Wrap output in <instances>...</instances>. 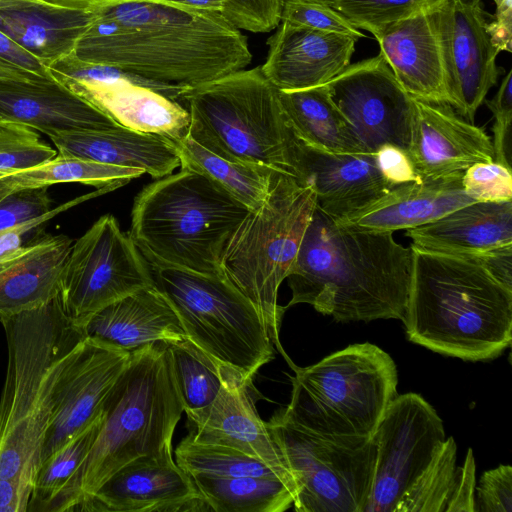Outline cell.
Returning a JSON list of instances; mask_svg holds the SVG:
<instances>
[{"label":"cell","mask_w":512,"mask_h":512,"mask_svg":"<svg viewBox=\"0 0 512 512\" xmlns=\"http://www.w3.org/2000/svg\"><path fill=\"white\" fill-rule=\"evenodd\" d=\"M94 18L93 11L63 8L41 0L0 3V30L47 68L73 53Z\"/></svg>","instance_id":"cell-30"},{"label":"cell","mask_w":512,"mask_h":512,"mask_svg":"<svg viewBox=\"0 0 512 512\" xmlns=\"http://www.w3.org/2000/svg\"><path fill=\"white\" fill-rule=\"evenodd\" d=\"M45 3L79 11H95L114 0H41Z\"/></svg>","instance_id":"cell-56"},{"label":"cell","mask_w":512,"mask_h":512,"mask_svg":"<svg viewBox=\"0 0 512 512\" xmlns=\"http://www.w3.org/2000/svg\"><path fill=\"white\" fill-rule=\"evenodd\" d=\"M72 244L66 235L41 236L0 263V319L42 307L59 295Z\"/></svg>","instance_id":"cell-29"},{"label":"cell","mask_w":512,"mask_h":512,"mask_svg":"<svg viewBox=\"0 0 512 512\" xmlns=\"http://www.w3.org/2000/svg\"><path fill=\"white\" fill-rule=\"evenodd\" d=\"M248 212L205 176L180 169L136 195L128 233L152 266L222 274V252Z\"/></svg>","instance_id":"cell-6"},{"label":"cell","mask_w":512,"mask_h":512,"mask_svg":"<svg viewBox=\"0 0 512 512\" xmlns=\"http://www.w3.org/2000/svg\"><path fill=\"white\" fill-rule=\"evenodd\" d=\"M145 172L137 168L106 165L76 157L57 156L44 164L0 179V198L25 188L49 187L59 183H82L98 189L121 187Z\"/></svg>","instance_id":"cell-35"},{"label":"cell","mask_w":512,"mask_h":512,"mask_svg":"<svg viewBox=\"0 0 512 512\" xmlns=\"http://www.w3.org/2000/svg\"><path fill=\"white\" fill-rule=\"evenodd\" d=\"M326 86L365 155L374 156L384 144L407 151L413 97L380 53L349 65Z\"/></svg>","instance_id":"cell-15"},{"label":"cell","mask_w":512,"mask_h":512,"mask_svg":"<svg viewBox=\"0 0 512 512\" xmlns=\"http://www.w3.org/2000/svg\"><path fill=\"white\" fill-rule=\"evenodd\" d=\"M73 56L146 80L193 87L247 68V37L220 14L169 0H114L93 11Z\"/></svg>","instance_id":"cell-1"},{"label":"cell","mask_w":512,"mask_h":512,"mask_svg":"<svg viewBox=\"0 0 512 512\" xmlns=\"http://www.w3.org/2000/svg\"><path fill=\"white\" fill-rule=\"evenodd\" d=\"M291 175L312 186L317 208L333 221L352 215L393 187L382 177L375 156L327 152L296 135Z\"/></svg>","instance_id":"cell-20"},{"label":"cell","mask_w":512,"mask_h":512,"mask_svg":"<svg viewBox=\"0 0 512 512\" xmlns=\"http://www.w3.org/2000/svg\"><path fill=\"white\" fill-rule=\"evenodd\" d=\"M155 286L175 310L186 339L247 380L274 357L266 322L223 274L150 265Z\"/></svg>","instance_id":"cell-10"},{"label":"cell","mask_w":512,"mask_h":512,"mask_svg":"<svg viewBox=\"0 0 512 512\" xmlns=\"http://www.w3.org/2000/svg\"><path fill=\"white\" fill-rule=\"evenodd\" d=\"M0 121L55 135L121 127L53 78L0 81Z\"/></svg>","instance_id":"cell-23"},{"label":"cell","mask_w":512,"mask_h":512,"mask_svg":"<svg viewBox=\"0 0 512 512\" xmlns=\"http://www.w3.org/2000/svg\"><path fill=\"white\" fill-rule=\"evenodd\" d=\"M41 79H50L40 77L34 73L19 68L0 59V81L16 80V81H37Z\"/></svg>","instance_id":"cell-55"},{"label":"cell","mask_w":512,"mask_h":512,"mask_svg":"<svg viewBox=\"0 0 512 512\" xmlns=\"http://www.w3.org/2000/svg\"><path fill=\"white\" fill-rule=\"evenodd\" d=\"M279 100L293 132L306 143L335 154L365 155L325 85L282 91Z\"/></svg>","instance_id":"cell-31"},{"label":"cell","mask_w":512,"mask_h":512,"mask_svg":"<svg viewBox=\"0 0 512 512\" xmlns=\"http://www.w3.org/2000/svg\"><path fill=\"white\" fill-rule=\"evenodd\" d=\"M294 26L336 33L355 38L364 37L330 0H282L281 21Z\"/></svg>","instance_id":"cell-42"},{"label":"cell","mask_w":512,"mask_h":512,"mask_svg":"<svg viewBox=\"0 0 512 512\" xmlns=\"http://www.w3.org/2000/svg\"><path fill=\"white\" fill-rule=\"evenodd\" d=\"M457 445L446 438L427 467L411 484L396 512H445L456 473Z\"/></svg>","instance_id":"cell-38"},{"label":"cell","mask_w":512,"mask_h":512,"mask_svg":"<svg viewBox=\"0 0 512 512\" xmlns=\"http://www.w3.org/2000/svg\"><path fill=\"white\" fill-rule=\"evenodd\" d=\"M374 156L382 177L391 186L422 181L415 172L406 150L392 144H384Z\"/></svg>","instance_id":"cell-47"},{"label":"cell","mask_w":512,"mask_h":512,"mask_svg":"<svg viewBox=\"0 0 512 512\" xmlns=\"http://www.w3.org/2000/svg\"><path fill=\"white\" fill-rule=\"evenodd\" d=\"M220 14L233 27L253 33L274 30L281 21L282 0H169Z\"/></svg>","instance_id":"cell-41"},{"label":"cell","mask_w":512,"mask_h":512,"mask_svg":"<svg viewBox=\"0 0 512 512\" xmlns=\"http://www.w3.org/2000/svg\"><path fill=\"white\" fill-rule=\"evenodd\" d=\"M478 512L512 511V467L501 464L485 471L475 487Z\"/></svg>","instance_id":"cell-45"},{"label":"cell","mask_w":512,"mask_h":512,"mask_svg":"<svg viewBox=\"0 0 512 512\" xmlns=\"http://www.w3.org/2000/svg\"><path fill=\"white\" fill-rule=\"evenodd\" d=\"M278 92L260 66L188 87L178 100L190 114L187 135L227 160L291 174L295 134Z\"/></svg>","instance_id":"cell-7"},{"label":"cell","mask_w":512,"mask_h":512,"mask_svg":"<svg viewBox=\"0 0 512 512\" xmlns=\"http://www.w3.org/2000/svg\"><path fill=\"white\" fill-rule=\"evenodd\" d=\"M57 153L106 165L137 168L158 179L180 167L171 139L124 127L48 136Z\"/></svg>","instance_id":"cell-28"},{"label":"cell","mask_w":512,"mask_h":512,"mask_svg":"<svg viewBox=\"0 0 512 512\" xmlns=\"http://www.w3.org/2000/svg\"><path fill=\"white\" fill-rule=\"evenodd\" d=\"M39 137V134L30 127L0 121V146L20 140Z\"/></svg>","instance_id":"cell-54"},{"label":"cell","mask_w":512,"mask_h":512,"mask_svg":"<svg viewBox=\"0 0 512 512\" xmlns=\"http://www.w3.org/2000/svg\"><path fill=\"white\" fill-rule=\"evenodd\" d=\"M462 186L476 202L512 201V170L495 160L478 162L464 170Z\"/></svg>","instance_id":"cell-43"},{"label":"cell","mask_w":512,"mask_h":512,"mask_svg":"<svg viewBox=\"0 0 512 512\" xmlns=\"http://www.w3.org/2000/svg\"><path fill=\"white\" fill-rule=\"evenodd\" d=\"M76 511H211L191 476L173 457H141L112 474Z\"/></svg>","instance_id":"cell-17"},{"label":"cell","mask_w":512,"mask_h":512,"mask_svg":"<svg viewBox=\"0 0 512 512\" xmlns=\"http://www.w3.org/2000/svg\"><path fill=\"white\" fill-rule=\"evenodd\" d=\"M48 188L20 189L0 198V231L18 227L30 231L63 209L76 205L79 201L107 192L105 188H100L97 192L84 195L55 210H51L52 200Z\"/></svg>","instance_id":"cell-39"},{"label":"cell","mask_w":512,"mask_h":512,"mask_svg":"<svg viewBox=\"0 0 512 512\" xmlns=\"http://www.w3.org/2000/svg\"><path fill=\"white\" fill-rule=\"evenodd\" d=\"M80 329L86 337L128 352L155 342L186 339L175 310L155 285L105 306Z\"/></svg>","instance_id":"cell-26"},{"label":"cell","mask_w":512,"mask_h":512,"mask_svg":"<svg viewBox=\"0 0 512 512\" xmlns=\"http://www.w3.org/2000/svg\"><path fill=\"white\" fill-rule=\"evenodd\" d=\"M493 114L494 160L512 170V71L503 78L501 85L491 100L485 101Z\"/></svg>","instance_id":"cell-44"},{"label":"cell","mask_w":512,"mask_h":512,"mask_svg":"<svg viewBox=\"0 0 512 512\" xmlns=\"http://www.w3.org/2000/svg\"><path fill=\"white\" fill-rule=\"evenodd\" d=\"M463 172L394 186L352 215L334 222L379 232L408 230L428 224L455 209L476 202L463 189Z\"/></svg>","instance_id":"cell-25"},{"label":"cell","mask_w":512,"mask_h":512,"mask_svg":"<svg viewBox=\"0 0 512 512\" xmlns=\"http://www.w3.org/2000/svg\"><path fill=\"white\" fill-rule=\"evenodd\" d=\"M10 1H15V0H0V3H2V2H10Z\"/></svg>","instance_id":"cell-57"},{"label":"cell","mask_w":512,"mask_h":512,"mask_svg":"<svg viewBox=\"0 0 512 512\" xmlns=\"http://www.w3.org/2000/svg\"><path fill=\"white\" fill-rule=\"evenodd\" d=\"M180 168L195 171L244 205L249 211L265 201L275 173L274 169L222 158L205 149L188 135L174 139Z\"/></svg>","instance_id":"cell-32"},{"label":"cell","mask_w":512,"mask_h":512,"mask_svg":"<svg viewBox=\"0 0 512 512\" xmlns=\"http://www.w3.org/2000/svg\"><path fill=\"white\" fill-rule=\"evenodd\" d=\"M32 490L16 479L0 478V512H27Z\"/></svg>","instance_id":"cell-52"},{"label":"cell","mask_w":512,"mask_h":512,"mask_svg":"<svg viewBox=\"0 0 512 512\" xmlns=\"http://www.w3.org/2000/svg\"><path fill=\"white\" fill-rule=\"evenodd\" d=\"M411 246L451 255H479L512 244V201L473 202L408 229Z\"/></svg>","instance_id":"cell-27"},{"label":"cell","mask_w":512,"mask_h":512,"mask_svg":"<svg viewBox=\"0 0 512 512\" xmlns=\"http://www.w3.org/2000/svg\"><path fill=\"white\" fill-rule=\"evenodd\" d=\"M473 256L493 277L512 290V244Z\"/></svg>","instance_id":"cell-51"},{"label":"cell","mask_w":512,"mask_h":512,"mask_svg":"<svg viewBox=\"0 0 512 512\" xmlns=\"http://www.w3.org/2000/svg\"><path fill=\"white\" fill-rule=\"evenodd\" d=\"M153 285L150 264L117 219L105 214L72 244L59 299L65 315L80 328L105 306Z\"/></svg>","instance_id":"cell-12"},{"label":"cell","mask_w":512,"mask_h":512,"mask_svg":"<svg viewBox=\"0 0 512 512\" xmlns=\"http://www.w3.org/2000/svg\"><path fill=\"white\" fill-rule=\"evenodd\" d=\"M0 322L7 344L0 396V478L33 488L46 435L84 334L65 315L59 295Z\"/></svg>","instance_id":"cell-3"},{"label":"cell","mask_w":512,"mask_h":512,"mask_svg":"<svg viewBox=\"0 0 512 512\" xmlns=\"http://www.w3.org/2000/svg\"><path fill=\"white\" fill-rule=\"evenodd\" d=\"M433 9L386 25L373 35L380 54L411 97L450 105Z\"/></svg>","instance_id":"cell-22"},{"label":"cell","mask_w":512,"mask_h":512,"mask_svg":"<svg viewBox=\"0 0 512 512\" xmlns=\"http://www.w3.org/2000/svg\"><path fill=\"white\" fill-rule=\"evenodd\" d=\"M296 484L297 512H364L376 461L372 438L314 432L278 410L266 422Z\"/></svg>","instance_id":"cell-11"},{"label":"cell","mask_w":512,"mask_h":512,"mask_svg":"<svg viewBox=\"0 0 512 512\" xmlns=\"http://www.w3.org/2000/svg\"><path fill=\"white\" fill-rule=\"evenodd\" d=\"M57 156V150L39 138L20 140L0 146V179L34 168Z\"/></svg>","instance_id":"cell-46"},{"label":"cell","mask_w":512,"mask_h":512,"mask_svg":"<svg viewBox=\"0 0 512 512\" xmlns=\"http://www.w3.org/2000/svg\"><path fill=\"white\" fill-rule=\"evenodd\" d=\"M0 59L40 77L52 78L49 74L48 68L40 60L1 30Z\"/></svg>","instance_id":"cell-50"},{"label":"cell","mask_w":512,"mask_h":512,"mask_svg":"<svg viewBox=\"0 0 512 512\" xmlns=\"http://www.w3.org/2000/svg\"><path fill=\"white\" fill-rule=\"evenodd\" d=\"M408 156L422 180L463 172L478 162L494 161L492 139L446 103L413 98Z\"/></svg>","instance_id":"cell-18"},{"label":"cell","mask_w":512,"mask_h":512,"mask_svg":"<svg viewBox=\"0 0 512 512\" xmlns=\"http://www.w3.org/2000/svg\"><path fill=\"white\" fill-rule=\"evenodd\" d=\"M286 414L302 426L328 436L371 438L397 396L392 357L371 343L338 350L316 364L294 367Z\"/></svg>","instance_id":"cell-9"},{"label":"cell","mask_w":512,"mask_h":512,"mask_svg":"<svg viewBox=\"0 0 512 512\" xmlns=\"http://www.w3.org/2000/svg\"><path fill=\"white\" fill-rule=\"evenodd\" d=\"M50 76L100 109L121 127L180 139L190 114L178 102L188 88L152 82L117 68L64 57L48 67Z\"/></svg>","instance_id":"cell-13"},{"label":"cell","mask_w":512,"mask_h":512,"mask_svg":"<svg viewBox=\"0 0 512 512\" xmlns=\"http://www.w3.org/2000/svg\"><path fill=\"white\" fill-rule=\"evenodd\" d=\"M100 431L86 458L45 512H71L112 474L141 457H172V438L183 405L168 344L130 352L103 407Z\"/></svg>","instance_id":"cell-5"},{"label":"cell","mask_w":512,"mask_h":512,"mask_svg":"<svg viewBox=\"0 0 512 512\" xmlns=\"http://www.w3.org/2000/svg\"><path fill=\"white\" fill-rule=\"evenodd\" d=\"M412 262L393 232L343 226L316 208L286 277L285 308L309 304L339 322L402 320Z\"/></svg>","instance_id":"cell-2"},{"label":"cell","mask_w":512,"mask_h":512,"mask_svg":"<svg viewBox=\"0 0 512 512\" xmlns=\"http://www.w3.org/2000/svg\"><path fill=\"white\" fill-rule=\"evenodd\" d=\"M476 464L469 448L462 466L457 467L445 512H475Z\"/></svg>","instance_id":"cell-48"},{"label":"cell","mask_w":512,"mask_h":512,"mask_svg":"<svg viewBox=\"0 0 512 512\" xmlns=\"http://www.w3.org/2000/svg\"><path fill=\"white\" fill-rule=\"evenodd\" d=\"M252 389V380L231 374L204 417L191 425L187 436L196 442L239 450L270 466L290 471L266 422L256 411Z\"/></svg>","instance_id":"cell-24"},{"label":"cell","mask_w":512,"mask_h":512,"mask_svg":"<svg viewBox=\"0 0 512 512\" xmlns=\"http://www.w3.org/2000/svg\"><path fill=\"white\" fill-rule=\"evenodd\" d=\"M371 438L376 461L364 512H396L404 493L446 439L442 419L421 395H397Z\"/></svg>","instance_id":"cell-14"},{"label":"cell","mask_w":512,"mask_h":512,"mask_svg":"<svg viewBox=\"0 0 512 512\" xmlns=\"http://www.w3.org/2000/svg\"><path fill=\"white\" fill-rule=\"evenodd\" d=\"M356 39L280 22L267 40L260 66L264 76L282 91L325 85L349 65Z\"/></svg>","instance_id":"cell-21"},{"label":"cell","mask_w":512,"mask_h":512,"mask_svg":"<svg viewBox=\"0 0 512 512\" xmlns=\"http://www.w3.org/2000/svg\"><path fill=\"white\" fill-rule=\"evenodd\" d=\"M175 462L189 475L279 478L296 488L292 473L288 470L270 466L239 450L222 445L196 442L188 436L175 449Z\"/></svg>","instance_id":"cell-36"},{"label":"cell","mask_w":512,"mask_h":512,"mask_svg":"<svg viewBox=\"0 0 512 512\" xmlns=\"http://www.w3.org/2000/svg\"><path fill=\"white\" fill-rule=\"evenodd\" d=\"M102 413L83 431L43 461L35 477L28 511L45 512L86 458L100 431Z\"/></svg>","instance_id":"cell-37"},{"label":"cell","mask_w":512,"mask_h":512,"mask_svg":"<svg viewBox=\"0 0 512 512\" xmlns=\"http://www.w3.org/2000/svg\"><path fill=\"white\" fill-rule=\"evenodd\" d=\"M316 208L311 185L275 171L265 201L247 213L221 255L222 274L255 305L280 352L279 331L286 308L277 302L278 290Z\"/></svg>","instance_id":"cell-8"},{"label":"cell","mask_w":512,"mask_h":512,"mask_svg":"<svg viewBox=\"0 0 512 512\" xmlns=\"http://www.w3.org/2000/svg\"><path fill=\"white\" fill-rule=\"evenodd\" d=\"M167 344L183 411L191 425L197 424L215 401L226 379L237 372L218 365L187 339Z\"/></svg>","instance_id":"cell-34"},{"label":"cell","mask_w":512,"mask_h":512,"mask_svg":"<svg viewBox=\"0 0 512 512\" xmlns=\"http://www.w3.org/2000/svg\"><path fill=\"white\" fill-rule=\"evenodd\" d=\"M129 357L128 351L84 336L66 375L43 445L41 463L102 413Z\"/></svg>","instance_id":"cell-19"},{"label":"cell","mask_w":512,"mask_h":512,"mask_svg":"<svg viewBox=\"0 0 512 512\" xmlns=\"http://www.w3.org/2000/svg\"><path fill=\"white\" fill-rule=\"evenodd\" d=\"M28 231L23 227L0 231V263L16 256L24 247L23 235Z\"/></svg>","instance_id":"cell-53"},{"label":"cell","mask_w":512,"mask_h":512,"mask_svg":"<svg viewBox=\"0 0 512 512\" xmlns=\"http://www.w3.org/2000/svg\"><path fill=\"white\" fill-rule=\"evenodd\" d=\"M402 322L409 341L465 361L500 356L512 341V290L473 255L412 247Z\"/></svg>","instance_id":"cell-4"},{"label":"cell","mask_w":512,"mask_h":512,"mask_svg":"<svg viewBox=\"0 0 512 512\" xmlns=\"http://www.w3.org/2000/svg\"><path fill=\"white\" fill-rule=\"evenodd\" d=\"M496 5L495 19L487 23L492 45L500 53L512 52V0H493Z\"/></svg>","instance_id":"cell-49"},{"label":"cell","mask_w":512,"mask_h":512,"mask_svg":"<svg viewBox=\"0 0 512 512\" xmlns=\"http://www.w3.org/2000/svg\"><path fill=\"white\" fill-rule=\"evenodd\" d=\"M445 0H330L357 29L374 33L378 29L423 10L437 7Z\"/></svg>","instance_id":"cell-40"},{"label":"cell","mask_w":512,"mask_h":512,"mask_svg":"<svg viewBox=\"0 0 512 512\" xmlns=\"http://www.w3.org/2000/svg\"><path fill=\"white\" fill-rule=\"evenodd\" d=\"M450 105L474 124L475 115L503 69L487 32L482 0H445L432 10Z\"/></svg>","instance_id":"cell-16"},{"label":"cell","mask_w":512,"mask_h":512,"mask_svg":"<svg viewBox=\"0 0 512 512\" xmlns=\"http://www.w3.org/2000/svg\"><path fill=\"white\" fill-rule=\"evenodd\" d=\"M190 476L214 512H283L296 499V488L279 478Z\"/></svg>","instance_id":"cell-33"}]
</instances>
